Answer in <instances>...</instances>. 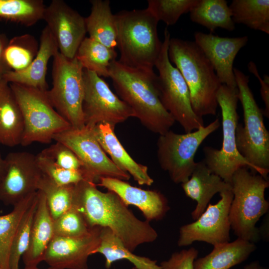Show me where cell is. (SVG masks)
<instances>
[{"mask_svg": "<svg viewBox=\"0 0 269 269\" xmlns=\"http://www.w3.org/2000/svg\"><path fill=\"white\" fill-rule=\"evenodd\" d=\"M6 169L0 182V201L14 206L38 190L42 172L36 155L25 151L12 152L4 158Z\"/></svg>", "mask_w": 269, "mask_h": 269, "instance_id": "15", "label": "cell"}, {"mask_svg": "<svg viewBox=\"0 0 269 269\" xmlns=\"http://www.w3.org/2000/svg\"><path fill=\"white\" fill-rule=\"evenodd\" d=\"M39 47L36 39L29 34L10 39L4 53V60L10 71H19L27 68L36 57Z\"/></svg>", "mask_w": 269, "mask_h": 269, "instance_id": "33", "label": "cell"}, {"mask_svg": "<svg viewBox=\"0 0 269 269\" xmlns=\"http://www.w3.org/2000/svg\"><path fill=\"white\" fill-rule=\"evenodd\" d=\"M38 200L36 197L24 214L12 240L9 253V269H20V259L28 249L31 228Z\"/></svg>", "mask_w": 269, "mask_h": 269, "instance_id": "35", "label": "cell"}, {"mask_svg": "<svg viewBox=\"0 0 269 269\" xmlns=\"http://www.w3.org/2000/svg\"><path fill=\"white\" fill-rule=\"evenodd\" d=\"M74 185H59L42 174L38 184V190L44 195L53 220L73 206Z\"/></svg>", "mask_w": 269, "mask_h": 269, "instance_id": "34", "label": "cell"}, {"mask_svg": "<svg viewBox=\"0 0 269 269\" xmlns=\"http://www.w3.org/2000/svg\"><path fill=\"white\" fill-rule=\"evenodd\" d=\"M109 77L119 98L143 126L159 135L170 130L175 121L160 101L153 71L130 68L115 60L109 67Z\"/></svg>", "mask_w": 269, "mask_h": 269, "instance_id": "2", "label": "cell"}, {"mask_svg": "<svg viewBox=\"0 0 269 269\" xmlns=\"http://www.w3.org/2000/svg\"><path fill=\"white\" fill-rule=\"evenodd\" d=\"M220 199L209 203L204 212L194 222L182 226L177 245L185 247L199 241L212 245L230 242L231 226L229 211L233 194L232 189L220 193Z\"/></svg>", "mask_w": 269, "mask_h": 269, "instance_id": "14", "label": "cell"}, {"mask_svg": "<svg viewBox=\"0 0 269 269\" xmlns=\"http://www.w3.org/2000/svg\"><path fill=\"white\" fill-rule=\"evenodd\" d=\"M222 113L223 141L220 149L206 146L203 161L210 170L230 184L232 176L239 168L247 167L256 172L254 167L238 152L236 143V130L238 124L237 88L222 84L217 95Z\"/></svg>", "mask_w": 269, "mask_h": 269, "instance_id": "8", "label": "cell"}, {"mask_svg": "<svg viewBox=\"0 0 269 269\" xmlns=\"http://www.w3.org/2000/svg\"><path fill=\"white\" fill-rule=\"evenodd\" d=\"M38 191V200L31 228L28 249L22 258L24 267H37L54 236L53 219L43 193Z\"/></svg>", "mask_w": 269, "mask_h": 269, "instance_id": "23", "label": "cell"}, {"mask_svg": "<svg viewBox=\"0 0 269 269\" xmlns=\"http://www.w3.org/2000/svg\"><path fill=\"white\" fill-rule=\"evenodd\" d=\"M73 207L90 228H108L131 252L158 237L149 222L137 218L116 193L102 192L95 183L83 180L74 185Z\"/></svg>", "mask_w": 269, "mask_h": 269, "instance_id": "1", "label": "cell"}, {"mask_svg": "<svg viewBox=\"0 0 269 269\" xmlns=\"http://www.w3.org/2000/svg\"><path fill=\"white\" fill-rule=\"evenodd\" d=\"M100 238V243L93 255L99 253L104 256L106 269H110L112 264L117 261L126 260L136 269H161L156 261L137 256L130 251L108 228H102Z\"/></svg>", "mask_w": 269, "mask_h": 269, "instance_id": "27", "label": "cell"}, {"mask_svg": "<svg viewBox=\"0 0 269 269\" xmlns=\"http://www.w3.org/2000/svg\"><path fill=\"white\" fill-rule=\"evenodd\" d=\"M0 269H1L0 267Z\"/></svg>", "mask_w": 269, "mask_h": 269, "instance_id": "46", "label": "cell"}, {"mask_svg": "<svg viewBox=\"0 0 269 269\" xmlns=\"http://www.w3.org/2000/svg\"><path fill=\"white\" fill-rule=\"evenodd\" d=\"M53 58L52 87L46 91L48 99L72 127L82 128L85 126L83 68L75 57L67 58L59 51Z\"/></svg>", "mask_w": 269, "mask_h": 269, "instance_id": "10", "label": "cell"}, {"mask_svg": "<svg viewBox=\"0 0 269 269\" xmlns=\"http://www.w3.org/2000/svg\"><path fill=\"white\" fill-rule=\"evenodd\" d=\"M20 108L24 130L20 144L49 143L53 136L69 129L70 124L54 108L46 91L9 83Z\"/></svg>", "mask_w": 269, "mask_h": 269, "instance_id": "7", "label": "cell"}, {"mask_svg": "<svg viewBox=\"0 0 269 269\" xmlns=\"http://www.w3.org/2000/svg\"><path fill=\"white\" fill-rule=\"evenodd\" d=\"M198 251L193 247L173 253L166 261L160 264L161 269H194L193 263Z\"/></svg>", "mask_w": 269, "mask_h": 269, "instance_id": "40", "label": "cell"}, {"mask_svg": "<svg viewBox=\"0 0 269 269\" xmlns=\"http://www.w3.org/2000/svg\"><path fill=\"white\" fill-rule=\"evenodd\" d=\"M36 158L43 174L59 185H74L84 180L83 173L80 170L65 169L40 152L36 155Z\"/></svg>", "mask_w": 269, "mask_h": 269, "instance_id": "38", "label": "cell"}, {"mask_svg": "<svg viewBox=\"0 0 269 269\" xmlns=\"http://www.w3.org/2000/svg\"><path fill=\"white\" fill-rule=\"evenodd\" d=\"M181 186L186 196L196 202L191 214L194 220L204 212L216 194L231 189L230 184L212 173L203 160L196 162L191 176Z\"/></svg>", "mask_w": 269, "mask_h": 269, "instance_id": "22", "label": "cell"}, {"mask_svg": "<svg viewBox=\"0 0 269 269\" xmlns=\"http://www.w3.org/2000/svg\"><path fill=\"white\" fill-rule=\"evenodd\" d=\"M170 38V34L165 28L161 51L154 65L158 72L156 85L159 98L175 122L185 133H190L204 126V120L193 111L188 86L180 71L169 60Z\"/></svg>", "mask_w": 269, "mask_h": 269, "instance_id": "9", "label": "cell"}, {"mask_svg": "<svg viewBox=\"0 0 269 269\" xmlns=\"http://www.w3.org/2000/svg\"><path fill=\"white\" fill-rule=\"evenodd\" d=\"M102 227H94L84 237L71 238L54 236L43 257L49 267L60 269H88L90 256L98 246Z\"/></svg>", "mask_w": 269, "mask_h": 269, "instance_id": "17", "label": "cell"}, {"mask_svg": "<svg viewBox=\"0 0 269 269\" xmlns=\"http://www.w3.org/2000/svg\"><path fill=\"white\" fill-rule=\"evenodd\" d=\"M233 71L244 116V125L238 123L236 128L237 149L257 173L268 178L269 133L264 124L263 110L249 87V76L236 68Z\"/></svg>", "mask_w": 269, "mask_h": 269, "instance_id": "6", "label": "cell"}, {"mask_svg": "<svg viewBox=\"0 0 269 269\" xmlns=\"http://www.w3.org/2000/svg\"><path fill=\"white\" fill-rule=\"evenodd\" d=\"M83 80L82 111L85 126L93 128L101 123H108L115 127L134 117L132 109L96 73L83 69Z\"/></svg>", "mask_w": 269, "mask_h": 269, "instance_id": "13", "label": "cell"}, {"mask_svg": "<svg viewBox=\"0 0 269 269\" xmlns=\"http://www.w3.org/2000/svg\"><path fill=\"white\" fill-rule=\"evenodd\" d=\"M194 42L212 65L221 84L236 88L233 63L240 49L248 41V37H221L211 33L197 31Z\"/></svg>", "mask_w": 269, "mask_h": 269, "instance_id": "18", "label": "cell"}, {"mask_svg": "<svg viewBox=\"0 0 269 269\" xmlns=\"http://www.w3.org/2000/svg\"><path fill=\"white\" fill-rule=\"evenodd\" d=\"M189 12L192 21L211 32L217 28L230 31L235 28L229 6L225 0H197Z\"/></svg>", "mask_w": 269, "mask_h": 269, "instance_id": "28", "label": "cell"}, {"mask_svg": "<svg viewBox=\"0 0 269 269\" xmlns=\"http://www.w3.org/2000/svg\"><path fill=\"white\" fill-rule=\"evenodd\" d=\"M91 12L85 17L87 33L89 37L105 46L115 49L117 33L115 14L108 0H91Z\"/></svg>", "mask_w": 269, "mask_h": 269, "instance_id": "26", "label": "cell"}, {"mask_svg": "<svg viewBox=\"0 0 269 269\" xmlns=\"http://www.w3.org/2000/svg\"><path fill=\"white\" fill-rule=\"evenodd\" d=\"M96 185L116 193L127 206L136 207L148 222L162 219L170 209L167 198L157 190H144L111 177H102Z\"/></svg>", "mask_w": 269, "mask_h": 269, "instance_id": "19", "label": "cell"}, {"mask_svg": "<svg viewBox=\"0 0 269 269\" xmlns=\"http://www.w3.org/2000/svg\"><path fill=\"white\" fill-rule=\"evenodd\" d=\"M229 7L234 23L269 34V0H233Z\"/></svg>", "mask_w": 269, "mask_h": 269, "instance_id": "30", "label": "cell"}, {"mask_svg": "<svg viewBox=\"0 0 269 269\" xmlns=\"http://www.w3.org/2000/svg\"><path fill=\"white\" fill-rule=\"evenodd\" d=\"M120 63L127 67L153 71L162 42L158 20L147 9L122 10L115 14Z\"/></svg>", "mask_w": 269, "mask_h": 269, "instance_id": "4", "label": "cell"}, {"mask_svg": "<svg viewBox=\"0 0 269 269\" xmlns=\"http://www.w3.org/2000/svg\"><path fill=\"white\" fill-rule=\"evenodd\" d=\"M117 52L90 38L81 43L75 55L83 69L96 73L100 77H109V67L116 60Z\"/></svg>", "mask_w": 269, "mask_h": 269, "instance_id": "29", "label": "cell"}, {"mask_svg": "<svg viewBox=\"0 0 269 269\" xmlns=\"http://www.w3.org/2000/svg\"><path fill=\"white\" fill-rule=\"evenodd\" d=\"M248 68L249 71L254 74L260 82L261 95L265 105V110H263V115L269 118V77L266 75L264 79L262 78L259 74L256 65L253 61L249 63Z\"/></svg>", "mask_w": 269, "mask_h": 269, "instance_id": "41", "label": "cell"}, {"mask_svg": "<svg viewBox=\"0 0 269 269\" xmlns=\"http://www.w3.org/2000/svg\"><path fill=\"white\" fill-rule=\"evenodd\" d=\"M54 236L77 238L89 234L90 228L82 214L73 206L53 220Z\"/></svg>", "mask_w": 269, "mask_h": 269, "instance_id": "37", "label": "cell"}, {"mask_svg": "<svg viewBox=\"0 0 269 269\" xmlns=\"http://www.w3.org/2000/svg\"><path fill=\"white\" fill-rule=\"evenodd\" d=\"M8 41L5 34L0 33V81L3 79L4 75L10 71L5 63L4 57V50Z\"/></svg>", "mask_w": 269, "mask_h": 269, "instance_id": "42", "label": "cell"}, {"mask_svg": "<svg viewBox=\"0 0 269 269\" xmlns=\"http://www.w3.org/2000/svg\"><path fill=\"white\" fill-rule=\"evenodd\" d=\"M213 247L209 254L194 261V269H230L247 260L257 248L255 243L238 238Z\"/></svg>", "mask_w": 269, "mask_h": 269, "instance_id": "25", "label": "cell"}, {"mask_svg": "<svg viewBox=\"0 0 269 269\" xmlns=\"http://www.w3.org/2000/svg\"><path fill=\"white\" fill-rule=\"evenodd\" d=\"M197 0H148L146 8L167 25L175 24L183 14L189 12Z\"/></svg>", "mask_w": 269, "mask_h": 269, "instance_id": "36", "label": "cell"}, {"mask_svg": "<svg viewBox=\"0 0 269 269\" xmlns=\"http://www.w3.org/2000/svg\"><path fill=\"white\" fill-rule=\"evenodd\" d=\"M220 126L218 119L193 132L177 134L169 130L159 135L157 156L160 167L176 184L183 183L196 165L195 155L203 141Z\"/></svg>", "mask_w": 269, "mask_h": 269, "instance_id": "11", "label": "cell"}, {"mask_svg": "<svg viewBox=\"0 0 269 269\" xmlns=\"http://www.w3.org/2000/svg\"><path fill=\"white\" fill-rule=\"evenodd\" d=\"M6 169V162L4 158H3L1 156L0 151V182H1L4 174L5 173Z\"/></svg>", "mask_w": 269, "mask_h": 269, "instance_id": "44", "label": "cell"}, {"mask_svg": "<svg viewBox=\"0 0 269 269\" xmlns=\"http://www.w3.org/2000/svg\"><path fill=\"white\" fill-rule=\"evenodd\" d=\"M24 130L22 113L9 83L0 81V143L20 144Z\"/></svg>", "mask_w": 269, "mask_h": 269, "instance_id": "24", "label": "cell"}, {"mask_svg": "<svg viewBox=\"0 0 269 269\" xmlns=\"http://www.w3.org/2000/svg\"><path fill=\"white\" fill-rule=\"evenodd\" d=\"M23 269H39L37 267H24V268ZM60 269L59 268H55V267H49L47 269Z\"/></svg>", "mask_w": 269, "mask_h": 269, "instance_id": "45", "label": "cell"}, {"mask_svg": "<svg viewBox=\"0 0 269 269\" xmlns=\"http://www.w3.org/2000/svg\"><path fill=\"white\" fill-rule=\"evenodd\" d=\"M244 269H268L267 268L264 267L259 263V261H256L250 263L246 265Z\"/></svg>", "mask_w": 269, "mask_h": 269, "instance_id": "43", "label": "cell"}, {"mask_svg": "<svg viewBox=\"0 0 269 269\" xmlns=\"http://www.w3.org/2000/svg\"><path fill=\"white\" fill-rule=\"evenodd\" d=\"M168 54L188 86L195 114L202 118L215 116L218 106L217 95L222 84L202 51L194 41L170 37Z\"/></svg>", "mask_w": 269, "mask_h": 269, "instance_id": "3", "label": "cell"}, {"mask_svg": "<svg viewBox=\"0 0 269 269\" xmlns=\"http://www.w3.org/2000/svg\"><path fill=\"white\" fill-rule=\"evenodd\" d=\"M92 128L101 146L118 167L132 176L139 185L151 186L153 184V180L148 174L147 167L137 163L129 154L118 139L114 126L101 123Z\"/></svg>", "mask_w": 269, "mask_h": 269, "instance_id": "21", "label": "cell"}, {"mask_svg": "<svg viewBox=\"0 0 269 269\" xmlns=\"http://www.w3.org/2000/svg\"><path fill=\"white\" fill-rule=\"evenodd\" d=\"M42 19L46 23L59 52L73 59L87 33L85 17L62 0H53L45 6Z\"/></svg>", "mask_w": 269, "mask_h": 269, "instance_id": "16", "label": "cell"}, {"mask_svg": "<svg viewBox=\"0 0 269 269\" xmlns=\"http://www.w3.org/2000/svg\"><path fill=\"white\" fill-rule=\"evenodd\" d=\"M42 0H0V18L31 26L42 19Z\"/></svg>", "mask_w": 269, "mask_h": 269, "instance_id": "32", "label": "cell"}, {"mask_svg": "<svg viewBox=\"0 0 269 269\" xmlns=\"http://www.w3.org/2000/svg\"><path fill=\"white\" fill-rule=\"evenodd\" d=\"M37 194V191L13 206L9 213L0 216V267L9 269V258L11 244L20 223L28 208Z\"/></svg>", "mask_w": 269, "mask_h": 269, "instance_id": "31", "label": "cell"}, {"mask_svg": "<svg viewBox=\"0 0 269 269\" xmlns=\"http://www.w3.org/2000/svg\"><path fill=\"white\" fill-rule=\"evenodd\" d=\"M249 169L241 167L232 176L230 185L233 198L229 217L231 229L238 238L256 243L261 238L256 225L269 209L265 196L269 181Z\"/></svg>", "mask_w": 269, "mask_h": 269, "instance_id": "5", "label": "cell"}, {"mask_svg": "<svg viewBox=\"0 0 269 269\" xmlns=\"http://www.w3.org/2000/svg\"><path fill=\"white\" fill-rule=\"evenodd\" d=\"M59 51L56 42L46 26L42 30L38 53L30 65L19 71H9L3 79L9 83H16L42 91L48 90L46 76L49 60Z\"/></svg>", "mask_w": 269, "mask_h": 269, "instance_id": "20", "label": "cell"}, {"mask_svg": "<svg viewBox=\"0 0 269 269\" xmlns=\"http://www.w3.org/2000/svg\"><path fill=\"white\" fill-rule=\"evenodd\" d=\"M53 140L61 142L76 155L83 166L84 180L97 184L102 177L127 181L131 175L118 167L106 155L94 134L93 128L69 129L55 134Z\"/></svg>", "mask_w": 269, "mask_h": 269, "instance_id": "12", "label": "cell"}, {"mask_svg": "<svg viewBox=\"0 0 269 269\" xmlns=\"http://www.w3.org/2000/svg\"><path fill=\"white\" fill-rule=\"evenodd\" d=\"M40 153L65 169L82 172L83 166L79 159L72 150L61 142L56 141Z\"/></svg>", "mask_w": 269, "mask_h": 269, "instance_id": "39", "label": "cell"}]
</instances>
